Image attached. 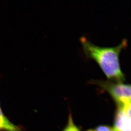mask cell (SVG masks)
<instances>
[{
	"label": "cell",
	"mask_w": 131,
	"mask_h": 131,
	"mask_svg": "<svg viewBox=\"0 0 131 131\" xmlns=\"http://www.w3.org/2000/svg\"><path fill=\"white\" fill-rule=\"evenodd\" d=\"M80 40L85 56L96 62L108 79L117 82L125 81L120 66L119 56L122 50L126 47V40H122L118 45L113 47L97 46L84 37H82Z\"/></svg>",
	"instance_id": "6da1fadb"
},
{
	"label": "cell",
	"mask_w": 131,
	"mask_h": 131,
	"mask_svg": "<svg viewBox=\"0 0 131 131\" xmlns=\"http://www.w3.org/2000/svg\"><path fill=\"white\" fill-rule=\"evenodd\" d=\"M94 82L110 94L119 107L131 102L130 84L102 80H95Z\"/></svg>",
	"instance_id": "7a4b0ae2"
},
{
	"label": "cell",
	"mask_w": 131,
	"mask_h": 131,
	"mask_svg": "<svg viewBox=\"0 0 131 131\" xmlns=\"http://www.w3.org/2000/svg\"><path fill=\"white\" fill-rule=\"evenodd\" d=\"M113 128L115 131H125L131 129V119L121 108L119 107L117 112Z\"/></svg>",
	"instance_id": "3957f363"
},
{
	"label": "cell",
	"mask_w": 131,
	"mask_h": 131,
	"mask_svg": "<svg viewBox=\"0 0 131 131\" xmlns=\"http://www.w3.org/2000/svg\"><path fill=\"white\" fill-rule=\"evenodd\" d=\"M0 129L7 131H21L18 127L9 122L0 108Z\"/></svg>",
	"instance_id": "277c9868"
},
{
	"label": "cell",
	"mask_w": 131,
	"mask_h": 131,
	"mask_svg": "<svg viewBox=\"0 0 131 131\" xmlns=\"http://www.w3.org/2000/svg\"><path fill=\"white\" fill-rule=\"evenodd\" d=\"M62 131H81L74 124L71 114L69 115L67 125Z\"/></svg>",
	"instance_id": "5b68a950"
},
{
	"label": "cell",
	"mask_w": 131,
	"mask_h": 131,
	"mask_svg": "<svg viewBox=\"0 0 131 131\" xmlns=\"http://www.w3.org/2000/svg\"><path fill=\"white\" fill-rule=\"evenodd\" d=\"M87 131H115L113 127L106 125H101L98 126L93 129H88Z\"/></svg>",
	"instance_id": "8992f818"
},
{
	"label": "cell",
	"mask_w": 131,
	"mask_h": 131,
	"mask_svg": "<svg viewBox=\"0 0 131 131\" xmlns=\"http://www.w3.org/2000/svg\"><path fill=\"white\" fill-rule=\"evenodd\" d=\"M119 107L124 110L127 116L131 119V102L126 104L122 107Z\"/></svg>",
	"instance_id": "52a82bcc"
},
{
	"label": "cell",
	"mask_w": 131,
	"mask_h": 131,
	"mask_svg": "<svg viewBox=\"0 0 131 131\" xmlns=\"http://www.w3.org/2000/svg\"><path fill=\"white\" fill-rule=\"evenodd\" d=\"M125 131H131V129H129V130H127Z\"/></svg>",
	"instance_id": "ba28073f"
}]
</instances>
